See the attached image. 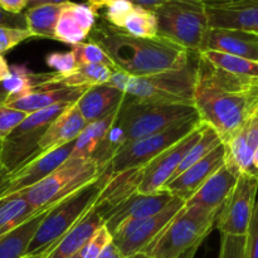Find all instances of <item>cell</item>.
<instances>
[{
	"label": "cell",
	"instance_id": "obj_1",
	"mask_svg": "<svg viewBox=\"0 0 258 258\" xmlns=\"http://www.w3.org/2000/svg\"><path fill=\"white\" fill-rule=\"evenodd\" d=\"M193 103L199 120L227 143L258 107V77L233 75L198 54Z\"/></svg>",
	"mask_w": 258,
	"mask_h": 258
},
{
	"label": "cell",
	"instance_id": "obj_2",
	"mask_svg": "<svg viewBox=\"0 0 258 258\" xmlns=\"http://www.w3.org/2000/svg\"><path fill=\"white\" fill-rule=\"evenodd\" d=\"M88 42L103 49L116 71L134 77L179 70L190 63V52L165 38H136L106 22L95 24Z\"/></svg>",
	"mask_w": 258,
	"mask_h": 258
},
{
	"label": "cell",
	"instance_id": "obj_3",
	"mask_svg": "<svg viewBox=\"0 0 258 258\" xmlns=\"http://www.w3.org/2000/svg\"><path fill=\"white\" fill-rule=\"evenodd\" d=\"M107 83L140 102L194 105L196 66L190 62L179 70L164 71L143 77H134L115 71Z\"/></svg>",
	"mask_w": 258,
	"mask_h": 258
},
{
	"label": "cell",
	"instance_id": "obj_4",
	"mask_svg": "<svg viewBox=\"0 0 258 258\" xmlns=\"http://www.w3.org/2000/svg\"><path fill=\"white\" fill-rule=\"evenodd\" d=\"M108 176L103 170L97 180L53 207L33 236L27 254H49L63 237L95 206Z\"/></svg>",
	"mask_w": 258,
	"mask_h": 258
},
{
	"label": "cell",
	"instance_id": "obj_5",
	"mask_svg": "<svg viewBox=\"0 0 258 258\" xmlns=\"http://www.w3.org/2000/svg\"><path fill=\"white\" fill-rule=\"evenodd\" d=\"M101 173L102 170L92 158H68L47 178L19 193L25 197L35 213H42L97 180Z\"/></svg>",
	"mask_w": 258,
	"mask_h": 258
},
{
	"label": "cell",
	"instance_id": "obj_6",
	"mask_svg": "<svg viewBox=\"0 0 258 258\" xmlns=\"http://www.w3.org/2000/svg\"><path fill=\"white\" fill-rule=\"evenodd\" d=\"M198 116L194 105L151 103L135 101L126 95L115 125L122 131L123 141L138 140L170 127L174 123Z\"/></svg>",
	"mask_w": 258,
	"mask_h": 258
},
{
	"label": "cell",
	"instance_id": "obj_7",
	"mask_svg": "<svg viewBox=\"0 0 258 258\" xmlns=\"http://www.w3.org/2000/svg\"><path fill=\"white\" fill-rule=\"evenodd\" d=\"M218 216L198 207L184 206L143 252L153 258H178L191 247L202 244L216 226Z\"/></svg>",
	"mask_w": 258,
	"mask_h": 258
},
{
	"label": "cell",
	"instance_id": "obj_8",
	"mask_svg": "<svg viewBox=\"0 0 258 258\" xmlns=\"http://www.w3.org/2000/svg\"><path fill=\"white\" fill-rule=\"evenodd\" d=\"M158 35L198 54L209 29L207 7L196 0H169L154 10Z\"/></svg>",
	"mask_w": 258,
	"mask_h": 258
},
{
	"label": "cell",
	"instance_id": "obj_9",
	"mask_svg": "<svg viewBox=\"0 0 258 258\" xmlns=\"http://www.w3.org/2000/svg\"><path fill=\"white\" fill-rule=\"evenodd\" d=\"M201 123L202 121L199 120V116H197L186 121L174 123L170 127L154 135L128 141L116 151L105 171L108 175H113L130 169L145 168L159 154L189 135Z\"/></svg>",
	"mask_w": 258,
	"mask_h": 258
},
{
	"label": "cell",
	"instance_id": "obj_10",
	"mask_svg": "<svg viewBox=\"0 0 258 258\" xmlns=\"http://www.w3.org/2000/svg\"><path fill=\"white\" fill-rule=\"evenodd\" d=\"M72 103L63 102L37 112L29 113L25 120L0 144V164L12 174L20 166L39 155L38 144L54 118Z\"/></svg>",
	"mask_w": 258,
	"mask_h": 258
},
{
	"label": "cell",
	"instance_id": "obj_11",
	"mask_svg": "<svg viewBox=\"0 0 258 258\" xmlns=\"http://www.w3.org/2000/svg\"><path fill=\"white\" fill-rule=\"evenodd\" d=\"M184 203L185 202L174 197L173 201L159 213L148 218L127 221L120 224L112 233V243L122 258L143 252L183 208Z\"/></svg>",
	"mask_w": 258,
	"mask_h": 258
},
{
	"label": "cell",
	"instance_id": "obj_12",
	"mask_svg": "<svg viewBox=\"0 0 258 258\" xmlns=\"http://www.w3.org/2000/svg\"><path fill=\"white\" fill-rule=\"evenodd\" d=\"M258 176L242 173L224 203L216 227L221 234L246 236L257 202Z\"/></svg>",
	"mask_w": 258,
	"mask_h": 258
},
{
	"label": "cell",
	"instance_id": "obj_13",
	"mask_svg": "<svg viewBox=\"0 0 258 258\" xmlns=\"http://www.w3.org/2000/svg\"><path fill=\"white\" fill-rule=\"evenodd\" d=\"M202 131H203V122L189 135H186L185 138H183L180 141L159 154L154 160H151L144 168L143 180L139 185L138 193L156 194L161 191L163 186L168 183L169 179L173 176L178 166L180 165L184 156L201 139Z\"/></svg>",
	"mask_w": 258,
	"mask_h": 258
},
{
	"label": "cell",
	"instance_id": "obj_14",
	"mask_svg": "<svg viewBox=\"0 0 258 258\" xmlns=\"http://www.w3.org/2000/svg\"><path fill=\"white\" fill-rule=\"evenodd\" d=\"M73 144L75 141L52 151H48V153L39 154L37 158L13 171L9 175L7 184L0 188V199L27 190L47 178L50 173H53L58 166L62 165L70 158Z\"/></svg>",
	"mask_w": 258,
	"mask_h": 258
},
{
	"label": "cell",
	"instance_id": "obj_15",
	"mask_svg": "<svg viewBox=\"0 0 258 258\" xmlns=\"http://www.w3.org/2000/svg\"><path fill=\"white\" fill-rule=\"evenodd\" d=\"M223 146L224 165L227 168L238 175L242 173L257 175L252 159L258 146V107Z\"/></svg>",
	"mask_w": 258,
	"mask_h": 258
},
{
	"label": "cell",
	"instance_id": "obj_16",
	"mask_svg": "<svg viewBox=\"0 0 258 258\" xmlns=\"http://www.w3.org/2000/svg\"><path fill=\"white\" fill-rule=\"evenodd\" d=\"M174 197L168 191H159L156 194H140L135 193L130 198L126 199L117 207L111 209L106 214H103L102 219L105 222V227L112 236L113 232L117 229L120 224L127 221L148 218L163 211Z\"/></svg>",
	"mask_w": 258,
	"mask_h": 258
},
{
	"label": "cell",
	"instance_id": "obj_17",
	"mask_svg": "<svg viewBox=\"0 0 258 258\" xmlns=\"http://www.w3.org/2000/svg\"><path fill=\"white\" fill-rule=\"evenodd\" d=\"M224 165L223 144L199 160L184 173L168 181L161 190L168 191L173 197L186 202L218 169Z\"/></svg>",
	"mask_w": 258,
	"mask_h": 258
},
{
	"label": "cell",
	"instance_id": "obj_18",
	"mask_svg": "<svg viewBox=\"0 0 258 258\" xmlns=\"http://www.w3.org/2000/svg\"><path fill=\"white\" fill-rule=\"evenodd\" d=\"M209 28L236 29L258 35V0H236L207 7Z\"/></svg>",
	"mask_w": 258,
	"mask_h": 258
},
{
	"label": "cell",
	"instance_id": "obj_19",
	"mask_svg": "<svg viewBox=\"0 0 258 258\" xmlns=\"http://www.w3.org/2000/svg\"><path fill=\"white\" fill-rule=\"evenodd\" d=\"M97 15L88 4L64 3L55 25L54 40L71 45L83 43L95 27Z\"/></svg>",
	"mask_w": 258,
	"mask_h": 258
},
{
	"label": "cell",
	"instance_id": "obj_20",
	"mask_svg": "<svg viewBox=\"0 0 258 258\" xmlns=\"http://www.w3.org/2000/svg\"><path fill=\"white\" fill-rule=\"evenodd\" d=\"M204 50H214L258 62V35L236 29L209 28L201 52Z\"/></svg>",
	"mask_w": 258,
	"mask_h": 258
},
{
	"label": "cell",
	"instance_id": "obj_21",
	"mask_svg": "<svg viewBox=\"0 0 258 258\" xmlns=\"http://www.w3.org/2000/svg\"><path fill=\"white\" fill-rule=\"evenodd\" d=\"M237 179L238 174L223 165L184 203V206L198 207L204 211L221 213L224 203L236 185Z\"/></svg>",
	"mask_w": 258,
	"mask_h": 258
},
{
	"label": "cell",
	"instance_id": "obj_22",
	"mask_svg": "<svg viewBox=\"0 0 258 258\" xmlns=\"http://www.w3.org/2000/svg\"><path fill=\"white\" fill-rule=\"evenodd\" d=\"M86 125L87 122L78 111L76 102L72 103L50 122L45 133L43 134L38 144L39 154L48 153L60 146L73 143L80 136Z\"/></svg>",
	"mask_w": 258,
	"mask_h": 258
},
{
	"label": "cell",
	"instance_id": "obj_23",
	"mask_svg": "<svg viewBox=\"0 0 258 258\" xmlns=\"http://www.w3.org/2000/svg\"><path fill=\"white\" fill-rule=\"evenodd\" d=\"M143 175L144 168L130 169L108 176L95 203V208L97 209L101 217L138 193Z\"/></svg>",
	"mask_w": 258,
	"mask_h": 258
},
{
	"label": "cell",
	"instance_id": "obj_24",
	"mask_svg": "<svg viewBox=\"0 0 258 258\" xmlns=\"http://www.w3.org/2000/svg\"><path fill=\"white\" fill-rule=\"evenodd\" d=\"M125 97L126 93L122 91L105 83L87 88L76 102V106L88 123L117 110L122 105Z\"/></svg>",
	"mask_w": 258,
	"mask_h": 258
},
{
	"label": "cell",
	"instance_id": "obj_25",
	"mask_svg": "<svg viewBox=\"0 0 258 258\" xmlns=\"http://www.w3.org/2000/svg\"><path fill=\"white\" fill-rule=\"evenodd\" d=\"M86 87H45L30 92L15 100L5 101V105L25 113H33L44 108L52 107L58 103H75L86 92Z\"/></svg>",
	"mask_w": 258,
	"mask_h": 258
},
{
	"label": "cell",
	"instance_id": "obj_26",
	"mask_svg": "<svg viewBox=\"0 0 258 258\" xmlns=\"http://www.w3.org/2000/svg\"><path fill=\"white\" fill-rule=\"evenodd\" d=\"M105 224L95 206L63 237L62 241L49 252L47 258H72L86 246L91 237Z\"/></svg>",
	"mask_w": 258,
	"mask_h": 258
},
{
	"label": "cell",
	"instance_id": "obj_27",
	"mask_svg": "<svg viewBox=\"0 0 258 258\" xmlns=\"http://www.w3.org/2000/svg\"><path fill=\"white\" fill-rule=\"evenodd\" d=\"M52 76L53 72L34 73L27 64L10 66L9 76L2 82L8 92L7 101L20 98L39 88L49 87Z\"/></svg>",
	"mask_w": 258,
	"mask_h": 258
},
{
	"label": "cell",
	"instance_id": "obj_28",
	"mask_svg": "<svg viewBox=\"0 0 258 258\" xmlns=\"http://www.w3.org/2000/svg\"><path fill=\"white\" fill-rule=\"evenodd\" d=\"M49 211L35 214L14 231L0 237V258H22L27 256L30 241Z\"/></svg>",
	"mask_w": 258,
	"mask_h": 258
},
{
	"label": "cell",
	"instance_id": "obj_29",
	"mask_svg": "<svg viewBox=\"0 0 258 258\" xmlns=\"http://www.w3.org/2000/svg\"><path fill=\"white\" fill-rule=\"evenodd\" d=\"M115 71L102 64H81L72 73L59 76L53 72L49 87H86L105 85L110 81Z\"/></svg>",
	"mask_w": 258,
	"mask_h": 258
},
{
	"label": "cell",
	"instance_id": "obj_30",
	"mask_svg": "<svg viewBox=\"0 0 258 258\" xmlns=\"http://www.w3.org/2000/svg\"><path fill=\"white\" fill-rule=\"evenodd\" d=\"M32 208L23 194L17 193L0 199V237L14 231L23 223L34 217Z\"/></svg>",
	"mask_w": 258,
	"mask_h": 258
},
{
	"label": "cell",
	"instance_id": "obj_31",
	"mask_svg": "<svg viewBox=\"0 0 258 258\" xmlns=\"http://www.w3.org/2000/svg\"><path fill=\"white\" fill-rule=\"evenodd\" d=\"M63 4H47L35 8H28L24 13L27 29L33 37L54 39V29Z\"/></svg>",
	"mask_w": 258,
	"mask_h": 258
},
{
	"label": "cell",
	"instance_id": "obj_32",
	"mask_svg": "<svg viewBox=\"0 0 258 258\" xmlns=\"http://www.w3.org/2000/svg\"><path fill=\"white\" fill-rule=\"evenodd\" d=\"M199 55L208 60L214 67L223 70L233 75L244 76V77H258V62L247 59L243 57L226 54V53L214 52V50H204L198 53Z\"/></svg>",
	"mask_w": 258,
	"mask_h": 258
},
{
	"label": "cell",
	"instance_id": "obj_33",
	"mask_svg": "<svg viewBox=\"0 0 258 258\" xmlns=\"http://www.w3.org/2000/svg\"><path fill=\"white\" fill-rule=\"evenodd\" d=\"M223 143H222L221 138H219L218 134L216 133V130H213L211 126L203 123V131H202L201 139L194 144L193 148H191L190 150L188 151V154L184 156L180 165L178 166L176 171L173 174V176H171L168 181L175 179L176 176L180 175L181 173H184L186 169H189L191 165H194V164L198 163L199 160L206 158L211 151H213L214 149L218 148Z\"/></svg>",
	"mask_w": 258,
	"mask_h": 258
},
{
	"label": "cell",
	"instance_id": "obj_34",
	"mask_svg": "<svg viewBox=\"0 0 258 258\" xmlns=\"http://www.w3.org/2000/svg\"><path fill=\"white\" fill-rule=\"evenodd\" d=\"M121 30L136 38L158 37V23L154 12L134 7L123 22Z\"/></svg>",
	"mask_w": 258,
	"mask_h": 258
},
{
	"label": "cell",
	"instance_id": "obj_35",
	"mask_svg": "<svg viewBox=\"0 0 258 258\" xmlns=\"http://www.w3.org/2000/svg\"><path fill=\"white\" fill-rule=\"evenodd\" d=\"M72 53L75 54L76 62L78 66L81 64H102L112 68L116 71L115 64L111 60V58L101 49L97 44L92 42L78 43L72 45Z\"/></svg>",
	"mask_w": 258,
	"mask_h": 258
},
{
	"label": "cell",
	"instance_id": "obj_36",
	"mask_svg": "<svg viewBox=\"0 0 258 258\" xmlns=\"http://www.w3.org/2000/svg\"><path fill=\"white\" fill-rule=\"evenodd\" d=\"M28 113L0 103V144L25 120Z\"/></svg>",
	"mask_w": 258,
	"mask_h": 258
},
{
	"label": "cell",
	"instance_id": "obj_37",
	"mask_svg": "<svg viewBox=\"0 0 258 258\" xmlns=\"http://www.w3.org/2000/svg\"><path fill=\"white\" fill-rule=\"evenodd\" d=\"M218 258H246V236L221 234Z\"/></svg>",
	"mask_w": 258,
	"mask_h": 258
},
{
	"label": "cell",
	"instance_id": "obj_38",
	"mask_svg": "<svg viewBox=\"0 0 258 258\" xmlns=\"http://www.w3.org/2000/svg\"><path fill=\"white\" fill-rule=\"evenodd\" d=\"M45 63H47L48 67L54 70V72L59 76L70 75L78 67L72 50L50 53L45 57Z\"/></svg>",
	"mask_w": 258,
	"mask_h": 258
},
{
	"label": "cell",
	"instance_id": "obj_39",
	"mask_svg": "<svg viewBox=\"0 0 258 258\" xmlns=\"http://www.w3.org/2000/svg\"><path fill=\"white\" fill-rule=\"evenodd\" d=\"M111 242L112 236L103 224L82 248V258H97Z\"/></svg>",
	"mask_w": 258,
	"mask_h": 258
},
{
	"label": "cell",
	"instance_id": "obj_40",
	"mask_svg": "<svg viewBox=\"0 0 258 258\" xmlns=\"http://www.w3.org/2000/svg\"><path fill=\"white\" fill-rule=\"evenodd\" d=\"M29 38H33V34L28 29L0 27V54L9 52Z\"/></svg>",
	"mask_w": 258,
	"mask_h": 258
},
{
	"label": "cell",
	"instance_id": "obj_41",
	"mask_svg": "<svg viewBox=\"0 0 258 258\" xmlns=\"http://www.w3.org/2000/svg\"><path fill=\"white\" fill-rule=\"evenodd\" d=\"M106 13H105V20L112 27L121 29L125 22L126 17L128 13L133 10L134 5L131 4L128 0H117V2H112L108 5H106Z\"/></svg>",
	"mask_w": 258,
	"mask_h": 258
},
{
	"label": "cell",
	"instance_id": "obj_42",
	"mask_svg": "<svg viewBox=\"0 0 258 258\" xmlns=\"http://www.w3.org/2000/svg\"><path fill=\"white\" fill-rule=\"evenodd\" d=\"M246 258H258V199L246 234Z\"/></svg>",
	"mask_w": 258,
	"mask_h": 258
},
{
	"label": "cell",
	"instance_id": "obj_43",
	"mask_svg": "<svg viewBox=\"0 0 258 258\" xmlns=\"http://www.w3.org/2000/svg\"><path fill=\"white\" fill-rule=\"evenodd\" d=\"M0 27L27 29V22H25L24 13L13 14V13H8L5 10L0 9Z\"/></svg>",
	"mask_w": 258,
	"mask_h": 258
},
{
	"label": "cell",
	"instance_id": "obj_44",
	"mask_svg": "<svg viewBox=\"0 0 258 258\" xmlns=\"http://www.w3.org/2000/svg\"><path fill=\"white\" fill-rule=\"evenodd\" d=\"M28 7V0H0V9L13 14H20Z\"/></svg>",
	"mask_w": 258,
	"mask_h": 258
},
{
	"label": "cell",
	"instance_id": "obj_45",
	"mask_svg": "<svg viewBox=\"0 0 258 258\" xmlns=\"http://www.w3.org/2000/svg\"><path fill=\"white\" fill-rule=\"evenodd\" d=\"M134 7H140L144 9H148L154 12L155 9H158L159 7L164 4V3L169 2V0H128Z\"/></svg>",
	"mask_w": 258,
	"mask_h": 258
},
{
	"label": "cell",
	"instance_id": "obj_46",
	"mask_svg": "<svg viewBox=\"0 0 258 258\" xmlns=\"http://www.w3.org/2000/svg\"><path fill=\"white\" fill-rule=\"evenodd\" d=\"M97 258H122L121 253L118 252V249L116 248L115 244L111 242L107 247L102 251V253L100 254Z\"/></svg>",
	"mask_w": 258,
	"mask_h": 258
},
{
	"label": "cell",
	"instance_id": "obj_47",
	"mask_svg": "<svg viewBox=\"0 0 258 258\" xmlns=\"http://www.w3.org/2000/svg\"><path fill=\"white\" fill-rule=\"evenodd\" d=\"M67 2H70V0H28L27 8H35L47 4H64Z\"/></svg>",
	"mask_w": 258,
	"mask_h": 258
},
{
	"label": "cell",
	"instance_id": "obj_48",
	"mask_svg": "<svg viewBox=\"0 0 258 258\" xmlns=\"http://www.w3.org/2000/svg\"><path fill=\"white\" fill-rule=\"evenodd\" d=\"M9 73H10V66L8 64L4 55L0 54V82H3V81L9 76Z\"/></svg>",
	"mask_w": 258,
	"mask_h": 258
},
{
	"label": "cell",
	"instance_id": "obj_49",
	"mask_svg": "<svg viewBox=\"0 0 258 258\" xmlns=\"http://www.w3.org/2000/svg\"><path fill=\"white\" fill-rule=\"evenodd\" d=\"M112 2H117V0H87V3H86V4L90 5V7L92 8L96 13H97L98 10L102 9V8H105L106 5H108L110 3H112Z\"/></svg>",
	"mask_w": 258,
	"mask_h": 258
},
{
	"label": "cell",
	"instance_id": "obj_50",
	"mask_svg": "<svg viewBox=\"0 0 258 258\" xmlns=\"http://www.w3.org/2000/svg\"><path fill=\"white\" fill-rule=\"evenodd\" d=\"M196 2L202 3L206 7H219V5L229 4V3L236 2V0H196Z\"/></svg>",
	"mask_w": 258,
	"mask_h": 258
},
{
	"label": "cell",
	"instance_id": "obj_51",
	"mask_svg": "<svg viewBox=\"0 0 258 258\" xmlns=\"http://www.w3.org/2000/svg\"><path fill=\"white\" fill-rule=\"evenodd\" d=\"M9 175H10L9 171H8L7 169L0 164V188H3V186L7 184L8 179H9Z\"/></svg>",
	"mask_w": 258,
	"mask_h": 258
},
{
	"label": "cell",
	"instance_id": "obj_52",
	"mask_svg": "<svg viewBox=\"0 0 258 258\" xmlns=\"http://www.w3.org/2000/svg\"><path fill=\"white\" fill-rule=\"evenodd\" d=\"M199 247H201V244H197V246L191 247V248H189L188 251L184 252V253L181 254V256H179L178 258H194L197 254V251L199 249Z\"/></svg>",
	"mask_w": 258,
	"mask_h": 258
},
{
	"label": "cell",
	"instance_id": "obj_53",
	"mask_svg": "<svg viewBox=\"0 0 258 258\" xmlns=\"http://www.w3.org/2000/svg\"><path fill=\"white\" fill-rule=\"evenodd\" d=\"M7 98H8V92L5 91L3 83L0 82V103H4L5 101H7Z\"/></svg>",
	"mask_w": 258,
	"mask_h": 258
},
{
	"label": "cell",
	"instance_id": "obj_54",
	"mask_svg": "<svg viewBox=\"0 0 258 258\" xmlns=\"http://www.w3.org/2000/svg\"><path fill=\"white\" fill-rule=\"evenodd\" d=\"M252 165H253L254 171H256V174L258 175V146H257L256 151H254V154H253V159H252Z\"/></svg>",
	"mask_w": 258,
	"mask_h": 258
},
{
	"label": "cell",
	"instance_id": "obj_55",
	"mask_svg": "<svg viewBox=\"0 0 258 258\" xmlns=\"http://www.w3.org/2000/svg\"><path fill=\"white\" fill-rule=\"evenodd\" d=\"M126 258H153V257H150V256H149V254L144 253V252H139V253L133 254V256L126 257Z\"/></svg>",
	"mask_w": 258,
	"mask_h": 258
},
{
	"label": "cell",
	"instance_id": "obj_56",
	"mask_svg": "<svg viewBox=\"0 0 258 258\" xmlns=\"http://www.w3.org/2000/svg\"><path fill=\"white\" fill-rule=\"evenodd\" d=\"M48 254H35V256H29V254H27V256L22 257V258H47Z\"/></svg>",
	"mask_w": 258,
	"mask_h": 258
},
{
	"label": "cell",
	"instance_id": "obj_57",
	"mask_svg": "<svg viewBox=\"0 0 258 258\" xmlns=\"http://www.w3.org/2000/svg\"><path fill=\"white\" fill-rule=\"evenodd\" d=\"M72 258H82V249H81V251L78 252V253H76Z\"/></svg>",
	"mask_w": 258,
	"mask_h": 258
}]
</instances>
